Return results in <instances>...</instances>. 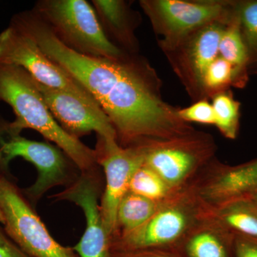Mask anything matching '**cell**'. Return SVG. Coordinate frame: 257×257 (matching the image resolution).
Here are the masks:
<instances>
[{
	"instance_id": "cell-5",
	"label": "cell",
	"mask_w": 257,
	"mask_h": 257,
	"mask_svg": "<svg viewBox=\"0 0 257 257\" xmlns=\"http://www.w3.org/2000/svg\"><path fill=\"white\" fill-rule=\"evenodd\" d=\"M144 165L150 167L174 189L192 184L213 161L215 145L199 133L171 140H152L138 145Z\"/></svg>"
},
{
	"instance_id": "cell-17",
	"label": "cell",
	"mask_w": 257,
	"mask_h": 257,
	"mask_svg": "<svg viewBox=\"0 0 257 257\" xmlns=\"http://www.w3.org/2000/svg\"><path fill=\"white\" fill-rule=\"evenodd\" d=\"M92 5L106 36L114 38L126 48L135 46L134 25L124 1L92 0Z\"/></svg>"
},
{
	"instance_id": "cell-23",
	"label": "cell",
	"mask_w": 257,
	"mask_h": 257,
	"mask_svg": "<svg viewBox=\"0 0 257 257\" xmlns=\"http://www.w3.org/2000/svg\"><path fill=\"white\" fill-rule=\"evenodd\" d=\"M231 84L238 87L236 71L231 64L219 56L206 70L202 88L208 92L219 91V93Z\"/></svg>"
},
{
	"instance_id": "cell-28",
	"label": "cell",
	"mask_w": 257,
	"mask_h": 257,
	"mask_svg": "<svg viewBox=\"0 0 257 257\" xmlns=\"http://www.w3.org/2000/svg\"><path fill=\"white\" fill-rule=\"evenodd\" d=\"M243 197L249 199L250 201H251V202L254 203L257 205V187H255L251 192L248 193L247 195Z\"/></svg>"
},
{
	"instance_id": "cell-8",
	"label": "cell",
	"mask_w": 257,
	"mask_h": 257,
	"mask_svg": "<svg viewBox=\"0 0 257 257\" xmlns=\"http://www.w3.org/2000/svg\"><path fill=\"white\" fill-rule=\"evenodd\" d=\"M154 26L165 36L169 47H178L187 37L216 22L228 25L235 14V4L217 2L190 3L179 0L141 1Z\"/></svg>"
},
{
	"instance_id": "cell-25",
	"label": "cell",
	"mask_w": 257,
	"mask_h": 257,
	"mask_svg": "<svg viewBox=\"0 0 257 257\" xmlns=\"http://www.w3.org/2000/svg\"><path fill=\"white\" fill-rule=\"evenodd\" d=\"M234 257H257V238L234 235Z\"/></svg>"
},
{
	"instance_id": "cell-9",
	"label": "cell",
	"mask_w": 257,
	"mask_h": 257,
	"mask_svg": "<svg viewBox=\"0 0 257 257\" xmlns=\"http://www.w3.org/2000/svg\"><path fill=\"white\" fill-rule=\"evenodd\" d=\"M0 64L21 67L40 84L73 93L99 106L92 94L52 62L31 37L13 25L0 33Z\"/></svg>"
},
{
	"instance_id": "cell-2",
	"label": "cell",
	"mask_w": 257,
	"mask_h": 257,
	"mask_svg": "<svg viewBox=\"0 0 257 257\" xmlns=\"http://www.w3.org/2000/svg\"><path fill=\"white\" fill-rule=\"evenodd\" d=\"M0 101L9 104L16 116L13 122L0 118L5 131L20 135L23 130L32 128L57 145L80 172L99 168L94 150L64 131L47 107L36 81L25 69L0 64Z\"/></svg>"
},
{
	"instance_id": "cell-29",
	"label": "cell",
	"mask_w": 257,
	"mask_h": 257,
	"mask_svg": "<svg viewBox=\"0 0 257 257\" xmlns=\"http://www.w3.org/2000/svg\"><path fill=\"white\" fill-rule=\"evenodd\" d=\"M4 217H3V213H2L1 210H0V224H4Z\"/></svg>"
},
{
	"instance_id": "cell-7",
	"label": "cell",
	"mask_w": 257,
	"mask_h": 257,
	"mask_svg": "<svg viewBox=\"0 0 257 257\" xmlns=\"http://www.w3.org/2000/svg\"><path fill=\"white\" fill-rule=\"evenodd\" d=\"M0 210L7 234L30 257H79L73 248L54 239L23 190L3 174Z\"/></svg>"
},
{
	"instance_id": "cell-14",
	"label": "cell",
	"mask_w": 257,
	"mask_h": 257,
	"mask_svg": "<svg viewBox=\"0 0 257 257\" xmlns=\"http://www.w3.org/2000/svg\"><path fill=\"white\" fill-rule=\"evenodd\" d=\"M172 252L178 257H234V234L213 220L208 212Z\"/></svg>"
},
{
	"instance_id": "cell-12",
	"label": "cell",
	"mask_w": 257,
	"mask_h": 257,
	"mask_svg": "<svg viewBox=\"0 0 257 257\" xmlns=\"http://www.w3.org/2000/svg\"><path fill=\"white\" fill-rule=\"evenodd\" d=\"M36 83L52 116L71 136L79 140L94 132L98 136L117 141L110 120L100 106L94 105L73 93Z\"/></svg>"
},
{
	"instance_id": "cell-27",
	"label": "cell",
	"mask_w": 257,
	"mask_h": 257,
	"mask_svg": "<svg viewBox=\"0 0 257 257\" xmlns=\"http://www.w3.org/2000/svg\"><path fill=\"white\" fill-rule=\"evenodd\" d=\"M0 257H30L0 227Z\"/></svg>"
},
{
	"instance_id": "cell-1",
	"label": "cell",
	"mask_w": 257,
	"mask_h": 257,
	"mask_svg": "<svg viewBox=\"0 0 257 257\" xmlns=\"http://www.w3.org/2000/svg\"><path fill=\"white\" fill-rule=\"evenodd\" d=\"M10 24L31 37L42 52L92 94L110 120L120 146L171 140L195 130L161 99L148 67L124 55L118 59L81 55L64 46L32 10Z\"/></svg>"
},
{
	"instance_id": "cell-26",
	"label": "cell",
	"mask_w": 257,
	"mask_h": 257,
	"mask_svg": "<svg viewBox=\"0 0 257 257\" xmlns=\"http://www.w3.org/2000/svg\"><path fill=\"white\" fill-rule=\"evenodd\" d=\"M108 257H178L175 253L155 248L132 250H110Z\"/></svg>"
},
{
	"instance_id": "cell-22",
	"label": "cell",
	"mask_w": 257,
	"mask_h": 257,
	"mask_svg": "<svg viewBox=\"0 0 257 257\" xmlns=\"http://www.w3.org/2000/svg\"><path fill=\"white\" fill-rule=\"evenodd\" d=\"M243 40L247 49L249 65L257 64V1L235 4Z\"/></svg>"
},
{
	"instance_id": "cell-18",
	"label": "cell",
	"mask_w": 257,
	"mask_h": 257,
	"mask_svg": "<svg viewBox=\"0 0 257 257\" xmlns=\"http://www.w3.org/2000/svg\"><path fill=\"white\" fill-rule=\"evenodd\" d=\"M166 202H154L133 192L126 193L118 206L116 226L110 240L138 229Z\"/></svg>"
},
{
	"instance_id": "cell-6",
	"label": "cell",
	"mask_w": 257,
	"mask_h": 257,
	"mask_svg": "<svg viewBox=\"0 0 257 257\" xmlns=\"http://www.w3.org/2000/svg\"><path fill=\"white\" fill-rule=\"evenodd\" d=\"M17 157L32 163L38 172L35 183L23 190L33 206L47 191L58 186L68 187L80 175L77 166L59 147L8 133L0 124V169L8 170L10 162Z\"/></svg>"
},
{
	"instance_id": "cell-24",
	"label": "cell",
	"mask_w": 257,
	"mask_h": 257,
	"mask_svg": "<svg viewBox=\"0 0 257 257\" xmlns=\"http://www.w3.org/2000/svg\"><path fill=\"white\" fill-rule=\"evenodd\" d=\"M179 119L185 122L215 124L214 109L207 101H199L193 105L177 111Z\"/></svg>"
},
{
	"instance_id": "cell-19",
	"label": "cell",
	"mask_w": 257,
	"mask_h": 257,
	"mask_svg": "<svg viewBox=\"0 0 257 257\" xmlns=\"http://www.w3.org/2000/svg\"><path fill=\"white\" fill-rule=\"evenodd\" d=\"M219 56L233 66L237 77L238 87H243L247 80L249 57L241 35L236 8L234 18L226 25L221 37Z\"/></svg>"
},
{
	"instance_id": "cell-15",
	"label": "cell",
	"mask_w": 257,
	"mask_h": 257,
	"mask_svg": "<svg viewBox=\"0 0 257 257\" xmlns=\"http://www.w3.org/2000/svg\"><path fill=\"white\" fill-rule=\"evenodd\" d=\"M226 24L216 22L199 29L189 36L186 58L195 82L202 87L208 67L219 57L221 37Z\"/></svg>"
},
{
	"instance_id": "cell-4",
	"label": "cell",
	"mask_w": 257,
	"mask_h": 257,
	"mask_svg": "<svg viewBox=\"0 0 257 257\" xmlns=\"http://www.w3.org/2000/svg\"><path fill=\"white\" fill-rule=\"evenodd\" d=\"M32 10L64 46L77 53L109 59L125 55L106 36L92 5L86 0H40Z\"/></svg>"
},
{
	"instance_id": "cell-11",
	"label": "cell",
	"mask_w": 257,
	"mask_h": 257,
	"mask_svg": "<svg viewBox=\"0 0 257 257\" xmlns=\"http://www.w3.org/2000/svg\"><path fill=\"white\" fill-rule=\"evenodd\" d=\"M102 181L99 167L80 172L73 183L51 197L55 202H73L84 212L85 231L79 242L73 247L79 257H108L110 252V236L104 227L99 202L104 192Z\"/></svg>"
},
{
	"instance_id": "cell-21",
	"label": "cell",
	"mask_w": 257,
	"mask_h": 257,
	"mask_svg": "<svg viewBox=\"0 0 257 257\" xmlns=\"http://www.w3.org/2000/svg\"><path fill=\"white\" fill-rule=\"evenodd\" d=\"M215 116V126L225 138L235 140L239 128L240 103L231 93H217L211 104Z\"/></svg>"
},
{
	"instance_id": "cell-10",
	"label": "cell",
	"mask_w": 257,
	"mask_h": 257,
	"mask_svg": "<svg viewBox=\"0 0 257 257\" xmlns=\"http://www.w3.org/2000/svg\"><path fill=\"white\" fill-rule=\"evenodd\" d=\"M96 161L104 169L105 186L100 200L103 222L111 236L116 226V211L120 201L128 192L135 172L144 164V155L139 145L123 147L117 141L96 135Z\"/></svg>"
},
{
	"instance_id": "cell-20",
	"label": "cell",
	"mask_w": 257,
	"mask_h": 257,
	"mask_svg": "<svg viewBox=\"0 0 257 257\" xmlns=\"http://www.w3.org/2000/svg\"><path fill=\"white\" fill-rule=\"evenodd\" d=\"M181 189L171 187L155 171L144 164L133 175L128 187V192L160 203L170 200Z\"/></svg>"
},
{
	"instance_id": "cell-3",
	"label": "cell",
	"mask_w": 257,
	"mask_h": 257,
	"mask_svg": "<svg viewBox=\"0 0 257 257\" xmlns=\"http://www.w3.org/2000/svg\"><path fill=\"white\" fill-rule=\"evenodd\" d=\"M209 209L194 184H190L138 229L111 239V250L155 248L172 251L196 225L207 217Z\"/></svg>"
},
{
	"instance_id": "cell-16",
	"label": "cell",
	"mask_w": 257,
	"mask_h": 257,
	"mask_svg": "<svg viewBox=\"0 0 257 257\" xmlns=\"http://www.w3.org/2000/svg\"><path fill=\"white\" fill-rule=\"evenodd\" d=\"M209 216L231 234L257 238V205L246 198L209 207Z\"/></svg>"
},
{
	"instance_id": "cell-13",
	"label": "cell",
	"mask_w": 257,
	"mask_h": 257,
	"mask_svg": "<svg viewBox=\"0 0 257 257\" xmlns=\"http://www.w3.org/2000/svg\"><path fill=\"white\" fill-rule=\"evenodd\" d=\"M194 187L209 207L245 197L257 187V159L236 166L212 161L198 176Z\"/></svg>"
}]
</instances>
